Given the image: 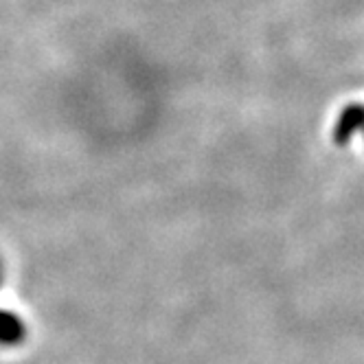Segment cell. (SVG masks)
Wrapping results in <instances>:
<instances>
[]
</instances>
